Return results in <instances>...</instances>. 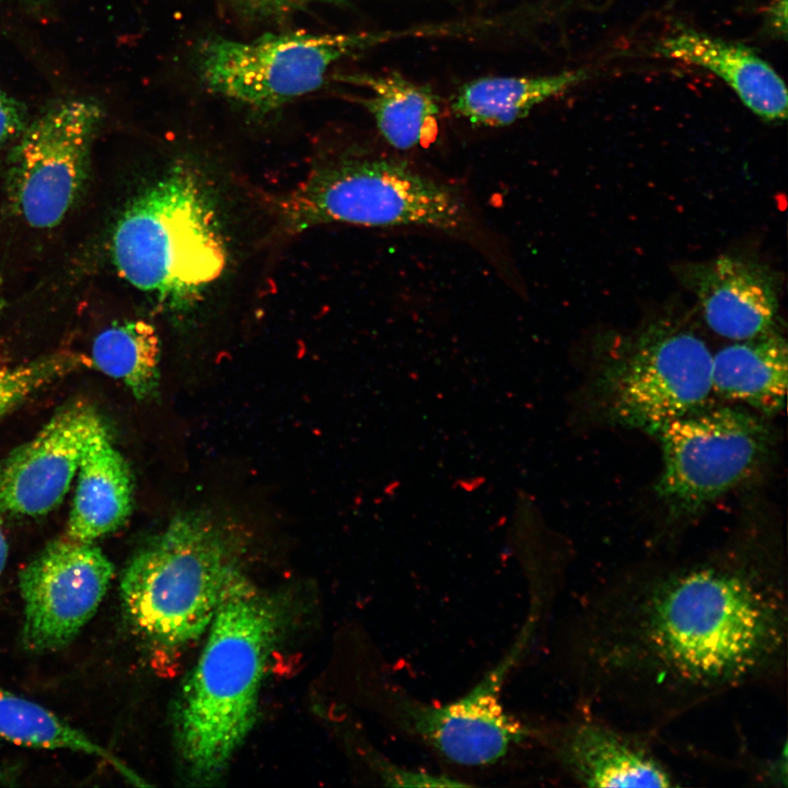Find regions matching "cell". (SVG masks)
<instances>
[{
    "label": "cell",
    "instance_id": "1",
    "mask_svg": "<svg viewBox=\"0 0 788 788\" xmlns=\"http://www.w3.org/2000/svg\"><path fill=\"white\" fill-rule=\"evenodd\" d=\"M784 559L742 541L591 587L570 635L578 706L663 725L748 687L785 683Z\"/></svg>",
    "mask_w": 788,
    "mask_h": 788
},
{
    "label": "cell",
    "instance_id": "2",
    "mask_svg": "<svg viewBox=\"0 0 788 788\" xmlns=\"http://www.w3.org/2000/svg\"><path fill=\"white\" fill-rule=\"evenodd\" d=\"M281 625L278 605L241 573L209 626L175 709V733L190 779L210 784L250 733Z\"/></svg>",
    "mask_w": 788,
    "mask_h": 788
},
{
    "label": "cell",
    "instance_id": "3",
    "mask_svg": "<svg viewBox=\"0 0 788 788\" xmlns=\"http://www.w3.org/2000/svg\"><path fill=\"white\" fill-rule=\"evenodd\" d=\"M112 255L124 279L166 308L197 300L227 260L201 176L175 166L138 195L116 223Z\"/></svg>",
    "mask_w": 788,
    "mask_h": 788
},
{
    "label": "cell",
    "instance_id": "4",
    "mask_svg": "<svg viewBox=\"0 0 788 788\" xmlns=\"http://www.w3.org/2000/svg\"><path fill=\"white\" fill-rule=\"evenodd\" d=\"M236 552V543L210 519L175 518L124 571L120 591L131 626L165 649L198 639L241 575Z\"/></svg>",
    "mask_w": 788,
    "mask_h": 788
},
{
    "label": "cell",
    "instance_id": "5",
    "mask_svg": "<svg viewBox=\"0 0 788 788\" xmlns=\"http://www.w3.org/2000/svg\"><path fill=\"white\" fill-rule=\"evenodd\" d=\"M282 210L285 227L294 233L333 222L422 227L455 236H471L475 228L456 188L380 155L340 158L317 167Z\"/></svg>",
    "mask_w": 788,
    "mask_h": 788
},
{
    "label": "cell",
    "instance_id": "6",
    "mask_svg": "<svg viewBox=\"0 0 788 788\" xmlns=\"http://www.w3.org/2000/svg\"><path fill=\"white\" fill-rule=\"evenodd\" d=\"M712 354L682 325L659 321L623 337L601 359L592 394L605 420L653 434L707 404Z\"/></svg>",
    "mask_w": 788,
    "mask_h": 788
},
{
    "label": "cell",
    "instance_id": "7",
    "mask_svg": "<svg viewBox=\"0 0 788 788\" xmlns=\"http://www.w3.org/2000/svg\"><path fill=\"white\" fill-rule=\"evenodd\" d=\"M654 436L662 455L654 490L674 521L697 515L751 478L773 447L764 417L740 405L707 403Z\"/></svg>",
    "mask_w": 788,
    "mask_h": 788
},
{
    "label": "cell",
    "instance_id": "8",
    "mask_svg": "<svg viewBox=\"0 0 788 788\" xmlns=\"http://www.w3.org/2000/svg\"><path fill=\"white\" fill-rule=\"evenodd\" d=\"M427 30L350 34L288 32L253 40L216 37L199 53V70L213 93L259 109H271L318 89L331 66L369 46Z\"/></svg>",
    "mask_w": 788,
    "mask_h": 788
},
{
    "label": "cell",
    "instance_id": "9",
    "mask_svg": "<svg viewBox=\"0 0 788 788\" xmlns=\"http://www.w3.org/2000/svg\"><path fill=\"white\" fill-rule=\"evenodd\" d=\"M103 117L86 99H66L26 125L8 162L12 210L37 229L59 224L83 192L94 137Z\"/></svg>",
    "mask_w": 788,
    "mask_h": 788
},
{
    "label": "cell",
    "instance_id": "10",
    "mask_svg": "<svg viewBox=\"0 0 788 788\" xmlns=\"http://www.w3.org/2000/svg\"><path fill=\"white\" fill-rule=\"evenodd\" d=\"M515 647L464 697L431 705L376 680V710L403 732L429 745L443 758L462 766H484L502 758L512 745L533 732L506 711L499 686L514 660Z\"/></svg>",
    "mask_w": 788,
    "mask_h": 788
},
{
    "label": "cell",
    "instance_id": "11",
    "mask_svg": "<svg viewBox=\"0 0 788 788\" xmlns=\"http://www.w3.org/2000/svg\"><path fill=\"white\" fill-rule=\"evenodd\" d=\"M113 576V564L93 543L67 537L48 544L20 573L24 647L45 652L69 644L95 614Z\"/></svg>",
    "mask_w": 788,
    "mask_h": 788
},
{
    "label": "cell",
    "instance_id": "12",
    "mask_svg": "<svg viewBox=\"0 0 788 788\" xmlns=\"http://www.w3.org/2000/svg\"><path fill=\"white\" fill-rule=\"evenodd\" d=\"M104 424L85 402L65 406L28 442L0 462V510L42 515L65 498L85 444Z\"/></svg>",
    "mask_w": 788,
    "mask_h": 788
},
{
    "label": "cell",
    "instance_id": "13",
    "mask_svg": "<svg viewBox=\"0 0 788 788\" xmlns=\"http://www.w3.org/2000/svg\"><path fill=\"white\" fill-rule=\"evenodd\" d=\"M545 744L560 769L583 787H675L674 773L639 732L578 706L566 721L545 731Z\"/></svg>",
    "mask_w": 788,
    "mask_h": 788
},
{
    "label": "cell",
    "instance_id": "14",
    "mask_svg": "<svg viewBox=\"0 0 788 788\" xmlns=\"http://www.w3.org/2000/svg\"><path fill=\"white\" fill-rule=\"evenodd\" d=\"M682 281L695 294L707 325L716 334L744 340L775 326L777 287L763 265L721 255L683 267Z\"/></svg>",
    "mask_w": 788,
    "mask_h": 788
},
{
    "label": "cell",
    "instance_id": "15",
    "mask_svg": "<svg viewBox=\"0 0 788 788\" xmlns=\"http://www.w3.org/2000/svg\"><path fill=\"white\" fill-rule=\"evenodd\" d=\"M657 53L712 71L761 118L768 121L786 118L787 91L784 81L746 46L687 28L662 40Z\"/></svg>",
    "mask_w": 788,
    "mask_h": 788
},
{
    "label": "cell",
    "instance_id": "16",
    "mask_svg": "<svg viewBox=\"0 0 788 788\" xmlns=\"http://www.w3.org/2000/svg\"><path fill=\"white\" fill-rule=\"evenodd\" d=\"M711 390L721 398L763 417L786 404L788 359L785 337L775 326L723 347L711 358Z\"/></svg>",
    "mask_w": 788,
    "mask_h": 788
},
{
    "label": "cell",
    "instance_id": "17",
    "mask_svg": "<svg viewBox=\"0 0 788 788\" xmlns=\"http://www.w3.org/2000/svg\"><path fill=\"white\" fill-rule=\"evenodd\" d=\"M77 473L67 537L93 543L119 529L131 511L130 471L105 426L85 444Z\"/></svg>",
    "mask_w": 788,
    "mask_h": 788
},
{
    "label": "cell",
    "instance_id": "18",
    "mask_svg": "<svg viewBox=\"0 0 788 788\" xmlns=\"http://www.w3.org/2000/svg\"><path fill=\"white\" fill-rule=\"evenodd\" d=\"M343 80L369 91L361 104L373 116L384 140L395 149L408 150L432 142L439 131L440 107L432 91L396 72L357 73Z\"/></svg>",
    "mask_w": 788,
    "mask_h": 788
},
{
    "label": "cell",
    "instance_id": "19",
    "mask_svg": "<svg viewBox=\"0 0 788 788\" xmlns=\"http://www.w3.org/2000/svg\"><path fill=\"white\" fill-rule=\"evenodd\" d=\"M586 79L583 71L544 77H489L464 84L452 97L453 112L472 125L501 127L522 117L537 104Z\"/></svg>",
    "mask_w": 788,
    "mask_h": 788
},
{
    "label": "cell",
    "instance_id": "20",
    "mask_svg": "<svg viewBox=\"0 0 788 788\" xmlns=\"http://www.w3.org/2000/svg\"><path fill=\"white\" fill-rule=\"evenodd\" d=\"M91 359L100 371L121 380L138 399L157 394L161 341L150 323L131 320L107 327L94 339Z\"/></svg>",
    "mask_w": 788,
    "mask_h": 788
},
{
    "label": "cell",
    "instance_id": "21",
    "mask_svg": "<svg viewBox=\"0 0 788 788\" xmlns=\"http://www.w3.org/2000/svg\"><path fill=\"white\" fill-rule=\"evenodd\" d=\"M0 738L18 745L63 749L100 757L134 779L114 755L42 705L0 687Z\"/></svg>",
    "mask_w": 788,
    "mask_h": 788
},
{
    "label": "cell",
    "instance_id": "22",
    "mask_svg": "<svg viewBox=\"0 0 788 788\" xmlns=\"http://www.w3.org/2000/svg\"><path fill=\"white\" fill-rule=\"evenodd\" d=\"M86 363L80 355L59 352L23 364L0 360V418L44 385Z\"/></svg>",
    "mask_w": 788,
    "mask_h": 788
},
{
    "label": "cell",
    "instance_id": "23",
    "mask_svg": "<svg viewBox=\"0 0 788 788\" xmlns=\"http://www.w3.org/2000/svg\"><path fill=\"white\" fill-rule=\"evenodd\" d=\"M25 106L0 89V150L26 127Z\"/></svg>",
    "mask_w": 788,
    "mask_h": 788
},
{
    "label": "cell",
    "instance_id": "24",
    "mask_svg": "<svg viewBox=\"0 0 788 788\" xmlns=\"http://www.w3.org/2000/svg\"><path fill=\"white\" fill-rule=\"evenodd\" d=\"M246 5L264 12H280L314 2H335L343 0H241Z\"/></svg>",
    "mask_w": 788,
    "mask_h": 788
},
{
    "label": "cell",
    "instance_id": "25",
    "mask_svg": "<svg viewBox=\"0 0 788 788\" xmlns=\"http://www.w3.org/2000/svg\"><path fill=\"white\" fill-rule=\"evenodd\" d=\"M8 558V542L0 522V576L5 567Z\"/></svg>",
    "mask_w": 788,
    "mask_h": 788
}]
</instances>
